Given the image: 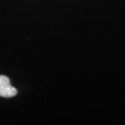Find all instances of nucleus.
<instances>
[{"label": "nucleus", "instance_id": "f257e3e1", "mask_svg": "<svg viewBox=\"0 0 125 125\" xmlns=\"http://www.w3.org/2000/svg\"><path fill=\"white\" fill-rule=\"evenodd\" d=\"M17 90L10 84L9 78L3 75H0V97H11L16 96Z\"/></svg>", "mask_w": 125, "mask_h": 125}]
</instances>
